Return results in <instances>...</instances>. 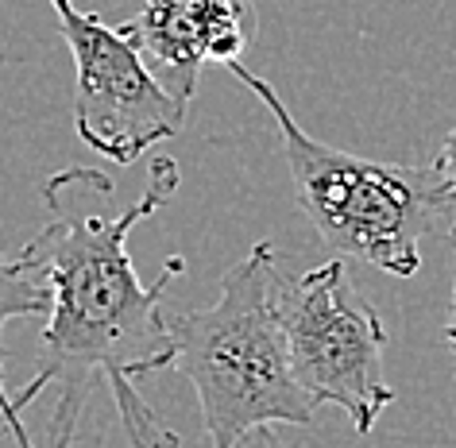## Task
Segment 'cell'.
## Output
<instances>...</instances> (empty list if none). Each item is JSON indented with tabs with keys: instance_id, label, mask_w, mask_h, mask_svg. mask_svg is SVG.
Masks as SVG:
<instances>
[{
	"instance_id": "8",
	"label": "cell",
	"mask_w": 456,
	"mask_h": 448,
	"mask_svg": "<svg viewBox=\"0 0 456 448\" xmlns=\"http://www.w3.org/2000/svg\"><path fill=\"white\" fill-rule=\"evenodd\" d=\"M433 167L441 170L444 178H449L452 186V201H456V128L444 135L437 159H433ZM452 240H456V228H452ZM444 340H449V352H452V363H456V267H452V294H449V321H444Z\"/></svg>"
},
{
	"instance_id": "6",
	"label": "cell",
	"mask_w": 456,
	"mask_h": 448,
	"mask_svg": "<svg viewBox=\"0 0 456 448\" xmlns=\"http://www.w3.org/2000/svg\"><path fill=\"white\" fill-rule=\"evenodd\" d=\"M128 36L178 101H193L205 62H240L256 43L252 0H147Z\"/></svg>"
},
{
	"instance_id": "1",
	"label": "cell",
	"mask_w": 456,
	"mask_h": 448,
	"mask_svg": "<svg viewBox=\"0 0 456 448\" xmlns=\"http://www.w3.org/2000/svg\"><path fill=\"white\" fill-rule=\"evenodd\" d=\"M175 190L178 163L167 155L151 163L140 198L112 216L105 213L112 178L97 167H66L43 186L51 221L24 248V256L47 274L51 314L43 325V363L31 383L12 395V410L24 418L43 390L59 387L47 448L74 444L77 418L94 387H109L132 448L182 444V436L143 402L135 383L175 363L163 294L186 271V259L170 256L159 279L147 286L128 256L132 228L163 209Z\"/></svg>"
},
{
	"instance_id": "3",
	"label": "cell",
	"mask_w": 456,
	"mask_h": 448,
	"mask_svg": "<svg viewBox=\"0 0 456 448\" xmlns=\"http://www.w3.org/2000/svg\"><path fill=\"white\" fill-rule=\"evenodd\" d=\"M228 74L252 89L279 124L294 201L333 256L363 259L395 279H410L421 267V240L433 232L452 236L456 201L437 167L375 163L337 151L314 140L275 89L244 62H232Z\"/></svg>"
},
{
	"instance_id": "5",
	"label": "cell",
	"mask_w": 456,
	"mask_h": 448,
	"mask_svg": "<svg viewBox=\"0 0 456 448\" xmlns=\"http://www.w3.org/2000/svg\"><path fill=\"white\" fill-rule=\"evenodd\" d=\"M74 54V128L89 151L132 167L155 143L175 140L186 101L163 86L128 28H112L74 0H51Z\"/></svg>"
},
{
	"instance_id": "4",
	"label": "cell",
	"mask_w": 456,
	"mask_h": 448,
	"mask_svg": "<svg viewBox=\"0 0 456 448\" xmlns=\"http://www.w3.org/2000/svg\"><path fill=\"white\" fill-rule=\"evenodd\" d=\"M279 314L298 383L322 406H340L352 429L368 436L395 402V387L383 371L387 329L352 282L345 256L317 263L298 279L282 274Z\"/></svg>"
},
{
	"instance_id": "2",
	"label": "cell",
	"mask_w": 456,
	"mask_h": 448,
	"mask_svg": "<svg viewBox=\"0 0 456 448\" xmlns=\"http://www.w3.org/2000/svg\"><path fill=\"white\" fill-rule=\"evenodd\" d=\"M279 251L271 240L221 274L213 305L167 314L175 371L198 395L209 448H232L264 425H310L322 410L298 383L279 314Z\"/></svg>"
},
{
	"instance_id": "9",
	"label": "cell",
	"mask_w": 456,
	"mask_h": 448,
	"mask_svg": "<svg viewBox=\"0 0 456 448\" xmlns=\"http://www.w3.org/2000/svg\"><path fill=\"white\" fill-rule=\"evenodd\" d=\"M232 448H287L279 441L275 433H271V425H264V429H252V433H244L240 441H236Z\"/></svg>"
},
{
	"instance_id": "7",
	"label": "cell",
	"mask_w": 456,
	"mask_h": 448,
	"mask_svg": "<svg viewBox=\"0 0 456 448\" xmlns=\"http://www.w3.org/2000/svg\"><path fill=\"white\" fill-rule=\"evenodd\" d=\"M51 314V282L24 251L16 259L0 256V436H12L16 448H36L24 429V418L12 410V395L4 383V325L20 317Z\"/></svg>"
}]
</instances>
